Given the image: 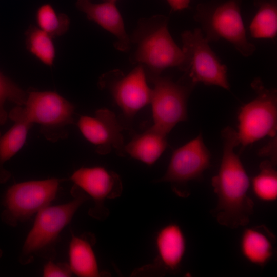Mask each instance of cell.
I'll return each instance as SVG.
<instances>
[{
	"instance_id": "cell-7",
	"label": "cell",
	"mask_w": 277,
	"mask_h": 277,
	"mask_svg": "<svg viewBox=\"0 0 277 277\" xmlns=\"http://www.w3.org/2000/svg\"><path fill=\"white\" fill-rule=\"evenodd\" d=\"M251 86L256 96L241 108L238 116L237 135L242 149L265 136L276 135V90L265 88L259 77Z\"/></svg>"
},
{
	"instance_id": "cell-9",
	"label": "cell",
	"mask_w": 277,
	"mask_h": 277,
	"mask_svg": "<svg viewBox=\"0 0 277 277\" xmlns=\"http://www.w3.org/2000/svg\"><path fill=\"white\" fill-rule=\"evenodd\" d=\"M59 180L30 181L13 185L5 195L3 222L11 226L29 219L49 205L56 195Z\"/></svg>"
},
{
	"instance_id": "cell-22",
	"label": "cell",
	"mask_w": 277,
	"mask_h": 277,
	"mask_svg": "<svg viewBox=\"0 0 277 277\" xmlns=\"http://www.w3.org/2000/svg\"><path fill=\"white\" fill-rule=\"evenodd\" d=\"M28 50L44 64L51 66L55 57L52 37L39 27L31 25L25 33Z\"/></svg>"
},
{
	"instance_id": "cell-3",
	"label": "cell",
	"mask_w": 277,
	"mask_h": 277,
	"mask_svg": "<svg viewBox=\"0 0 277 277\" xmlns=\"http://www.w3.org/2000/svg\"><path fill=\"white\" fill-rule=\"evenodd\" d=\"M73 199L56 206H48L40 210L29 232L19 257L22 264L32 262L35 256L50 260L56 255V245L62 230L70 223L78 208L90 197L72 189Z\"/></svg>"
},
{
	"instance_id": "cell-11",
	"label": "cell",
	"mask_w": 277,
	"mask_h": 277,
	"mask_svg": "<svg viewBox=\"0 0 277 277\" xmlns=\"http://www.w3.org/2000/svg\"><path fill=\"white\" fill-rule=\"evenodd\" d=\"M210 157L200 133L173 152L165 173L156 182L171 183L175 193L187 197L190 194L188 183L201 179L204 171L210 165Z\"/></svg>"
},
{
	"instance_id": "cell-1",
	"label": "cell",
	"mask_w": 277,
	"mask_h": 277,
	"mask_svg": "<svg viewBox=\"0 0 277 277\" xmlns=\"http://www.w3.org/2000/svg\"><path fill=\"white\" fill-rule=\"evenodd\" d=\"M222 136L223 156L218 173L211 180L217 203L210 213L220 225L236 229L249 223L254 204L247 194L249 179L234 151L239 145L237 131L227 127L222 130Z\"/></svg>"
},
{
	"instance_id": "cell-13",
	"label": "cell",
	"mask_w": 277,
	"mask_h": 277,
	"mask_svg": "<svg viewBox=\"0 0 277 277\" xmlns=\"http://www.w3.org/2000/svg\"><path fill=\"white\" fill-rule=\"evenodd\" d=\"M77 126L84 136L96 146L98 153L106 154L113 149L119 155H126L123 127L110 110L98 109L94 117L82 116Z\"/></svg>"
},
{
	"instance_id": "cell-4",
	"label": "cell",
	"mask_w": 277,
	"mask_h": 277,
	"mask_svg": "<svg viewBox=\"0 0 277 277\" xmlns=\"http://www.w3.org/2000/svg\"><path fill=\"white\" fill-rule=\"evenodd\" d=\"M242 0H210L196 6L194 19L209 42L224 39L241 55L251 56L255 46L247 40L241 16Z\"/></svg>"
},
{
	"instance_id": "cell-14",
	"label": "cell",
	"mask_w": 277,
	"mask_h": 277,
	"mask_svg": "<svg viewBox=\"0 0 277 277\" xmlns=\"http://www.w3.org/2000/svg\"><path fill=\"white\" fill-rule=\"evenodd\" d=\"M76 5L88 19L95 22L115 36V49L123 52L130 49V36L126 31L123 19L115 3L104 2L95 4L91 0H77Z\"/></svg>"
},
{
	"instance_id": "cell-2",
	"label": "cell",
	"mask_w": 277,
	"mask_h": 277,
	"mask_svg": "<svg viewBox=\"0 0 277 277\" xmlns=\"http://www.w3.org/2000/svg\"><path fill=\"white\" fill-rule=\"evenodd\" d=\"M168 21L163 15L141 18L130 36L133 49L129 61L142 65L146 76L161 75L169 67L185 71V55L169 33Z\"/></svg>"
},
{
	"instance_id": "cell-26",
	"label": "cell",
	"mask_w": 277,
	"mask_h": 277,
	"mask_svg": "<svg viewBox=\"0 0 277 277\" xmlns=\"http://www.w3.org/2000/svg\"><path fill=\"white\" fill-rule=\"evenodd\" d=\"M174 11L182 10L188 7L190 0H167Z\"/></svg>"
},
{
	"instance_id": "cell-20",
	"label": "cell",
	"mask_w": 277,
	"mask_h": 277,
	"mask_svg": "<svg viewBox=\"0 0 277 277\" xmlns=\"http://www.w3.org/2000/svg\"><path fill=\"white\" fill-rule=\"evenodd\" d=\"M258 8L250 26L251 36L273 39L277 34V0H253Z\"/></svg>"
},
{
	"instance_id": "cell-16",
	"label": "cell",
	"mask_w": 277,
	"mask_h": 277,
	"mask_svg": "<svg viewBox=\"0 0 277 277\" xmlns=\"http://www.w3.org/2000/svg\"><path fill=\"white\" fill-rule=\"evenodd\" d=\"M275 239L274 234L265 225L246 228L241 240L242 253L250 263L263 267L273 255Z\"/></svg>"
},
{
	"instance_id": "cell-12",
	"label": "cell",
	"mask_w": 277,
	"mask_h": 277,
	"mask_svg": "<svg viewBox=\"0 0 277 277\" xmlns=\"http://www.w3.org/2000/svg\"><path fill=\"white\" fill-rule=\"evenodd\" d=\"M70 179L93 199L94 206L89 210V214L100 220L108 215L104 201L117 197L122 192V183L118 175L102 167L81 168Z\"/></svg>"
},
{
	"instance_id": "cell-28",
	"label": "cell",
	"mask_w": 277,
	"mask_h": 277,
	"mask_svg": "<svg viewBox=\"0 0 277 277\" xmlns=\"http://www.w3.org/2000/svg\"><path fill=\"white\" fill-rule=\"evenodd\" d=\"M2 253H3L2 251V250L0 249V258L2 256Z\"/></svg>"
},
{
	"instance_id": "cell-10",
	"label": "cell",
	"mask_w": 277,
	"mask_h": 277,
	"mask_svg": "<svg viewBox=\"0 0 277 277\" xmlns=\"http://www.w3.org/2000/svg\"><path fill=\"white\" fill-rule=\"evenodd\" d=\"M147 81L143 66L137 64L126 75L119 69L104 73L99 78L98 86L108 91L123 115L131 118L150 103L152 88Z\"/></svg>"
},
{
	"instance_id": "cell-25",
	"label": "cell",
	"mask_w": 277,
	"mask_h": 277,
	"mask_svg": "<svg viewBox=\"0 0 277 277\" xmlns=\"http://www.w3.org/2000/svg\"><path fill=\"white\" fill-rule=\"evenodd\" d=\"M72 272L69 265L65 263H54L50 260L44 267L45 277L71 276Z\"/></svg>"
},
{
	"instance_id": "cell-23",
	"label": "cell",
	"mask_w": 277,
	"mask_h": 277,
	"mask_svg": "<svg viewBox=\"0 0 277 277\" xmlns=\"http://www.w3.org/2000/svg\"><path fill=\"white\" fill-rule=\"evenodd\" d=\"M38 27L51 37L64 34L68 29L70 21L67 15L57 14L49 4L41 6L36 13Z\"/></svg>"
},
{
	"instance_id": "cell-15",
	"label": "cell",
	"mask_w": 277,
	"mask_h": 277,
	"mask_svg": "<svg viewBox=\"0 0 277 277\" xmlns=\"http://www.w3.org/2000/svg\"><path fill=\"white\" fill-rule=\"evenodd\" d=\"M155 245L159 259L164 268L176 271L186 251V239L181 227L175 223L163 227L157 233Z\"/></svg>"
},
{
	"instance_id": "cell-18",
	"label": "cell",
	"mask_w": 277,
	"mask_h": 277,
	"mask_svg": "<svg viewBox=\"0 0 277 277\" xmlns=\"http://www.w3.org/2000/svg\"><path fill=\"white\" fill-rule=\"evenodd\" d=\"M91 242L84 236L72 235L69 248V266L72 273L78 276L100 275Z\"/></svg>"
},
{
	"instance_id": "cell-24",
	"label": "cell",
	"mask_w": 277,
	"mask_h": 277,
	"mask_svg": "<svg viewBox=\"0 0 277 277\" xmlns=\"http://www.w3.org/2000/svg\"><path fill=\"white\" fill-rule=\"evenodd\" d=\"M27 97L26 93L13 81L0 72V125H3L7 118L4 108L6 101H11L17 106L24 105Z\"/></svg>"
},
{
	"instance_id": "cell-21",
	"label": "cell",
	"mask_w": 277,
	"mask_h": 277,
	"mask_svg": "<svg viewBox=\"0 0 277 277\" xmlns=\"http://www.w3.org/2000/svg\"><path fill=\"white\" fill-rule=\"evenodd\" d=\"M275 164L269 160L261 162L259 173L252 180L255 195L264 201H274L277 198V172Z\"/></svg>"
},
{
	"instance_id": "cell-5",
	"label": "cell",
	"mask_w": 277,
	"mask_h": 277,
	"mask_svg": "<svg viewBox=\"0 0 277 277\" xmlns=\"http://www.w3.org/2000/svg\"><path fill=\"white\" fill-rule=\"evenodd\" d=\"M22 107L17 106L9 113L10 118H18L41 125V132L54 142L67 135L65 127L73 122L74 107L56 92L29 91Z\"/></svg>"
},
{
	"instance_id": "cell-27",
	"label": "cell",
	"mask_w": 277,
	"mask_h": 277,
	"mask_svg": "<svg viewBox=\"0 0 277 277\" xmlns=\"http://www.w3.org/2000/svg\"><path fill=\"white\" fill-rule=\"evenodd\" d=\"M104 2H113L116 3L117 0H103Z\"/></svg>"
},
{
	"instance_id": "cell-6",
	"label": "cell",
	"mask_w": 277,
	"mask_h": 277,
	"mask_svg": "<svg viewBox=\"0 0 277 277\" xmlns=\"http://www.w3.org/2000/svg\"><path fill=\"white\" fill-rule=\"evenodd\" d=\"M146 77L153 86L152 126L167 135L178 123L187 120V101L195 84L184 75L177 82L161 75Z\"/></svg>"
},
{
	"instance_id": "cell-19",
	"label": "cell",
	"mask_w": 277,
	"mask_h": 277,
	"mask_svg": "<svg viewBox=\"0 0 277 277\" xmlns=\"http://www.w3.org/2000/svg\"><path fill=\"white\" fill-rule=\"evenodd\" d=\"M14 124L5 134L0 132V183H5L11 176L4 164L12 157L24 144L28 132L33 124L23 120L13 118Z\"/></svg>"
},
{
	"instance_id": "cell-8",
	"label": "cell",
	"mask_w": 277,
	"mask_h": 277,
	"mask_svg": "<svg viewBox=\"0 0 277 277\" xmlns=\"http://www.w3.org/2000/svg\"><path fill=\"white\" fill-rule=\"evenodd\" d=\"M181 37L186 60L184 75L195 85L201 82L229 90L227 67L212 50L201 29L184 31Z\"/></svg>"
},
{
	"instance_id": "cell-17",
	"label": "cell",
	"mask_w": 277,
	"mask_h": 277,
	"mask_svg": "<svg viewBox=\"0 0 277 277\" xmlns=\"http://www.w3.org/2000/svg\"><path fill=\"white\" fill-rule=\"evenodd\" d=\"M166 135L151 126L126 145L125 154L148 165L153 164L168 147Z\"/></svg>"
}]
</instances>
